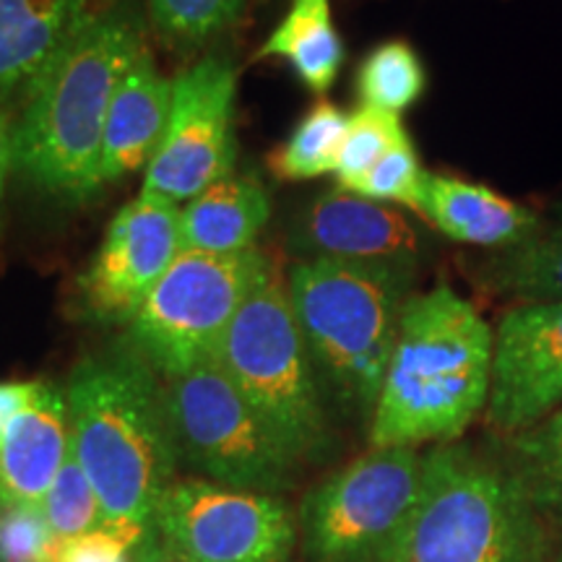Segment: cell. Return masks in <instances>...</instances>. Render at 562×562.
<instances>
[{"label": "cell", "mask_w": 562, "mask_h": 562, "mask_svg": "<svg viewBox=\"0 0 562 562\" xmlns=\"http://www.w3.org/2000/svg\"><path fill=\"white\" fill-rule=\"evenodd\" d=\"M42 516L50 526L55 539H76L102 526V508L87 472L76 459L74 448L55 476L50 492L42 503Z\"/></svg>", "instance_id": "obj_27"}, {"label": "cell", "mask_w": 562, "mask_h": 562, "mask_svg": "<svg viewBox=\"0 0 562 562\" xmlns=\"http://www.w3.org/2000/svg\"><path fill=\"white\" fill-rule=\"evenodd\" d=\"M237 70L227 58H203L172 81V110L144 191L180 206L229 178L235 167Z\"/></svg>", "instance_id": "obj_11"}, {"label": "cell", "mask_w": 562, "mask_h": 562, "mask_svg": "<svg viewBox=\"0 0 562 562\" xmlns=\"http://www.w3.org/2000/svg\"><path fill=\"white\" fill-rule=\"evenodd\" d=\"M70 451L68 398L40 381L37 393L0 440V505L42 508Z\"/></svg>", "instance_id": "obj_15"}, {"label": "cell", "mask_w": 562, "mask_h": 562, "mask_svg": "<svg viewBox=\"0 0 562 562\" xmlns=\"http://www.w3.org/2000/svg\"><path fill=\"white\" fill-rule=\"evenodd\" d=\"M357 97L362 108L404 112L427 89V70L406 40H389L364 55L357 68Z\"/></svg>", "instance_id": "obj_23"}, {"label": "cell", "mask_w": 562, "mask_h": 562, "mask_svg": "<svg viewBox=\"0 0 562 562\" xmlns=\"http://www.w3.org/2000/svg\"><path fill=\"white\" fill-rule=\"evenodd\" d=\"M560 562H562V554H560Z\"/></svg>", "instance_id": "obj_35"}, {"label": "cell", "mask_w": 562, "mask_h": 562, "mask_svg": "<svg viewBox=\"0 0 562 562\" xmlns=\"http://www.w3.org/2000/svg\"><path fill=\"white\" fill-rule=\"evenodd\" d=\"M414 269L393 263L302 261L290 300L323 391L344 412L372 417L381 396Z\"/></svg>", "instance_id": "obj_5"}, {"label": "cell", "mask_w": 562, "mask_h": 562, "mask_svg": "<svg viewBox=\"0 0 562 562\" xmlns=\"http://www.w3.org/2000/svg\"><path fill=\"white\" fill-rule=\"evenodd\" d=\"M245 0H149V16L175 47H199L243 16Z\"/></svg>", "instance_id": "obj_26"}, {"label": "cell", "mask_w": 562, "mask_h": 562, "mask_svg": "<svg viewBox=\"0 0 562 562\" xmlns=\"http://www.w3.org/2000/svg\"><path fill=\"white\" fill-rule=\"evenodd\" d=\"M220 364L300 461L331 448L323 385L294 315L290 286L269 266L229 323Z\"/></svg>", "instance_id": "obj_6"}, {"label": "cell", "mask_w": 562, "mask_h": 562, "mask_svg": "<svg viewBox=\"0 0 562 562\" xmlns=\"http://www.w3.org/2000/svg\"><path fill=\"white\" fill-rule=\"evenodd\" d=\"M508 469L539 510L562 518V409L510 435Z\"/></svg>", "instance_id": "obj_24"}, {"label": "cell", "mask_w": 562, "mask_h": 562, "mask_svg": "<svg viewBox=\"0 0 562 562\" xmlns=\"http://www.w3.org/2000/svg\"><path fill=\"white\" fill-rule=\"evenodd\" d=\"M419 214L451 240L490 250L513 248L544 227L524 203L453 175L425 172Z\"/></svg>", "instance_id": "obj_16"}, {"label": "cell", "mask_w": 562, "mask_h": 562, "mask_svg": "<svg viewBox=\"0 0 562 562\" xmlns=\"http://www.w3.org/2000/svg\"><path fill=\"white\" fill-rule=\"evenodd\" d=\"M490 290L524 302H562V224L542 227L529 240L497 250L482 266Z\"/></svg>", "instance_id": "obj_21"}, {"label": "cell", "mask_w": 562, "mask_h": 562, "mask_svg": "<svg viewBox=\"0 0 562 562\" xmlns=\"http://www.w3.org/2000/svg\"><path fill=\"white\" fill-rule=\"evenodd\" d=\"M422 178H425V172H422L417 149H414L412 138L406 136L372 170L364 172L349 188V193L378 203H402V206H409L419 214Z\"/></svg>", "instance_id": "obj_28"}, {"label": "cell", "mask_w": 562, "mask_h": 562, "mask_svg": "<svg viewBox=\"0 0 562 562\" xmlns=\"http://www.w3.org/2000/svg\"><path fill=\"white\" fill-rule=\"evenodd\" d=\"M554 224H562V201L558 203V209H554Z\"/></svg>", "instance_id": "obj_34"}, {"label": "cell", "mask_w": 562, "mask_h": 562, "mask_svg": "<svg viewBox=\"0 0 562 562\" xmlns=\"http://www.w3.org/2000/svg\"><path fill=\"white\" fill-rule=\"evenodd\" d=\"M94 0H0V104L30 94L74 34L87 24Z\"/></svg>", "instance_id": "obj_18"}, {"label": "cell", "mask_w": 562, "mask_h": 562, "mask_svg": "<svg viewBox=\"0 0 562 562\" xmlns=\"http://www.w3.org/2000/svg\"><path fill=\"white\" fill-rule=\"evenodd\" d=\"M165 393L180 459L209 482L277 497L297 480L302 461L229 381L220 357L165 381Z\"/></svg>", "instance_id": "obj_7"}, {"label": "cell", "mask_w": 562, "mask_h": 562, "mask_svg": "<svg viewBox=\"0 0 562 562\" xmlns=\"http://www.w3.org/2000/svg\"><path fill=\"white\" fill-rule=\"evenodd\" d=\"M131 562H191V560H186L182 554L175 552L172 547L151 529L144 539H140L136 550H133Z\"/></svg>", "instance_id": "obj_32"}, {"label": "cell", "mask_w": 562, "mask_h": 562, "mask_svg": "<svg viewBox=\"0 0 562 562\" xmlns=\"http://www.w3.org/2000/svg\"><path fill=\"white\" fill-rule=\"evenodd\" d=\"M40 381H5L0 383V440H3L5 430L11 422L19 417L21 412L30 406V402L37 393Z\"/></svg>", "instance_id": "obj_31"}, {"label": "cell", "mask_w": 562, "mask_h": 562, "mask_svg": "<svg viewBox=\"0 0 562 562\" xmlns=\"http://www.w3.org/2000/svg\"><path fill=\"white\" fill-rule=\"evenodd\" d=\"M271 216L266 188L252 178H224L180 211L182 250L232 256L256 248Z\"/></svg>", "instance_id": "obj_19"}, {"label": "cell", "mask_w": 562, "mask_h": 562, "mask_svg": "<svg viewBox=\"0 0 562 562\" xmlns=\"http://www.w3.org/2000/svg\"><path fill=\"white\" fill-rule=\"evenodd\" d=\"M53 539L42 508L0 505V562H47Z\"/></svg>", "instance_id": "obj_29"}, {"label": "cell", "mask_w": 562, "mask_h": 562, "mask_svg": "<svg viewBox=\"0 0 562 562\" xmlns=\"http://www.w3.org/2000/svg\"><path fill=\"white\" fill-rule=\"evenodd\" d=\"M13 167V133L5 123L3 112H0V195H3L5 178H9Z\"/></svg>", "instance_id": "obj_33"}, {"label": "cell", "mask_w": 562, "mask_h": 562, "mask_svg": "<svg viewBox=\"0 0 562 562\" xmlns=\"http://www.w3.org/2000/svg\"><path fill=\"white\" fill-rule=\"evenodd\" d=\"M172 110V81L154 66L149 50H140L112 94L104 123L100 180L117 182L149 167L165 136Z\"/></svg>", "instance_id": "obj_17"}, {"label": "cell", "mask_w": 562, "mask_h": 562, "mask_svg": "<svg viewBox=\"0 0 562 562\" xmlns=\"http://www.w3.org/2000/svg\"><path fill=\"white\" fill-rule=\"evenodd\" d=\"M422 482L414 448H372L321 482L300 505L307 562H383L409 521Z\"/></svg>", "instance_id": "obj_9"}, {"label": "cell", "mask_w": 562, "mask_h": 562, "mask_svg": "<svg viewBox=\"0 0 562 562\" xmlns=\"http://www.w3.org/2000/svg\"><path fill=\"white\" fill-rule=\"evenodd\" d=\"M492 349L490 326L451 286L409 297L370 419V446L459 438L490 402Z\"/></svg>", "instance_id": "obj_2"}, {"label": "cell", "mask_w": 562, "mask_h": 562, "mask_svg": "<svg viewBox=\"0 0 562 562\" xmlns=\"http://www.w3.org/2000/svg\"><path fill=\"white\" fill-rule=\"evenodd\" d=\"M409 136L402 115L378 108H360L349 115V128L344 136L339 165H336V188L349 191L364 172L381 161L393 146Z\"/></svg>", "instance_id": "obj_25"}, {"label": "cell", "mask_w": 562, "mask_h": 562, "mask_svg": "<svg viewBox=\"0 0 562 562\" xmlns=\"http://www.w3.org/2000/svg\"><path fill=\"white\" fill-rule=\"evenodd\" d=\"M144 47L131 16L91 13L26 94L13 128V167L60 199L83 201L100 191L112 94Z\"/></svg>", "instance_id": "obj_3"}, {"label": "cell", "mask_w": 562, "mask_h": 562, "mask_svg": "<svg viewBox=\"0 0 562 562\" xmlns=\"http://www.w3.org/2000/svg\"><path fill=\"white\" fill-rule=\"evenodd\" d=\"M258 55L286 60L313 94H326L347 55L331 16V0H292L286 16Z\"/></svg>", "instance_id": "obj_20"}, {"label": "cell", "mask_w": 562, "mask_h": 562, "mask_svg": "<svg viewBox=\"0 0 562 562\" xmlns=\"http://www.w3.org/2000/svg\"><path fill=\"white\" fill-rule=\"evenodd\" d=\"M180 252V206L140 193L117 211L76 281V311L97 323H131Z\"/></svg>", "instance_id": "obj_12"}, {"label": "cell", "mask_w": 562, "mask_h": 562, "mask_svg": "<svg viewBox=\"0 0 562 562\" xmlns=\"http://www.w3.org/2000/svg\"><path fill=\"white\" fill-rule=\"evenodd\" d=\"M70 448L102 508L104 529L138 547L178 472L165 385L128 341L83 357L66 385Z\"/></svg>", "instance_id": "obj_1"}, {"label": "cell", "mask_w": 562, "mask_h": 562, "mask_svg": "<svg viewBox=\"0 0 562 562\" xmlns=\"http://www.w3.org/2000/svg\"><path fill=\"white\" fill-rule=\"evenodd\" d=\"M349 115L334 102L321 100L302 115L290 138L269 154V170L279 180H315L336 172Z\"/></svg>", "instance_id": "obj_22"}, {"label": "cell", "mask_w": 562, "mask_h": 562, "mask_svg": "<svg viewBox=\"0 0 562 562\" xmlns=\"http://www.w3.org/2000/svg\"><path fill=\"white\" fill-rule=\"evenodd\" d=\"M562 402V302H524L503 315L492 349L487 422L516 435Z\"/></svg>", "instance_id": "obj_13"}, {"label": "cell", "mask_w": 562, "mask_h": 562, "mask_svg": "<svg viewBox=\"0 0 562 562\" xmlns=\"http://www.w3.org/2000/svg\"><path fill=\"white\" fill-rule=\"evenodd\" d=\"M290 245L307 261L393 263L417 269L422 237L402 211L362 195L341 191L321 193L294 220Z\"/></svg>", "instance_id": "obj_14"}, {"label": "cell", "mask_w": 562, "mask_h": 562, "mask_svg": "<svg viewBox=\"0 0 562 562\" xmlns=\"http://www.w3.org/2000/svg\"><path fill=\"white\" fill-rule=\"evenodd\" d=\"M151 529L191 562H292L300 524L273 495L182 480L165 492Z\"/></svg>", "instance_id": "obj_10"}, {"label": "cell", "mask_w": 562, "mask_h": 562, "mask_svg": "<svg viewBox=\"0 0 562 562\" xmlns=\"http://www.w3.org/2000/svg\"><path fill=\"white\" fill-rule=\"evenodd\" d=\"M539 513L510 469L442 442L422 459L417 503L383 562H544Z\"/></svg>", "instance_id": "obj_4"}, {"label": "cell", "mask_w": 562, "mask_h": 562, "mask_svg": "<svg viewBox=\"0 0 562 562\" xmlns=\"http://www.w3.org/2000/svg\"><path fill=\"white\" fill-rule=\"evenodd\" d=\"M271 261L250 248L232 256L182 250L128 323V341L165 381L214 360L229 323Z\"/></svg>", "instance_id": "obj_8"}, {"label": "cell", "mask_w": 562, "mask_h": 562, "mask_svg": "<svg viewBox=\"0 0 562 562\" xmlns=\"http://www.w3.org/2000/svg\"><path fill=\"white\" fill-rule=\"evenodd\" d=\"M133 550L131 539L100 526L76 539H53L47 562H131Z\"/></svg>", "instance_id": "obj_30"}]
</instances>
